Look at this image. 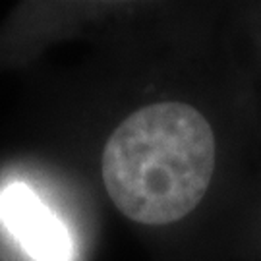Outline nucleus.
I'll return each instance as SVG.
<instances>
[{"label":"nucleus","instance_id":"nucleus-2","mask_svg":"<svg viewBox=\"0 0 261 261\" xmlns=\"http://www.w3.org/2000/svg\"><path fill=\"white\" fill-rule=\"evenodd\" d=\"M0 219L35 261H72L74 246L66 224L21 182L0 194Z\"/></svg>","mask_w":261,"mask_h":261},{"label":"nucleus","instance_id":"nucleus-1","mask_svg":"<svg viewBox=\"0 0 261 261\" xmlns=\"http://www.w3.org/2000/svg\"><path fill=\"white\" fill-rule=\"evenodd\" d=\"M215 155L205 116L186 103L167 101L136 111L112 132L101 172L122 215L141 224H170L203 199Z\"/></svg>","mask_w":261,"mask_h":261}]
</instances>
